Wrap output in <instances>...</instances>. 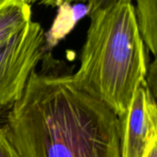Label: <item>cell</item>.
<instances>
[{
    "mask_svg": "<svg viewBox=\"0 0 157 157\" xmlns=\"http://www.w3.org/2000/svg\"><path fill=\"white\" fill-rule=\"evenodd\" d=\"M32 15V5L25 0H0V44L23 29Z\"/></svg>",
    "mask_w": 157,
    "mask_h": 157,
    "instance_id": "obj_5",
    "label": "cell"
},
{
    "mask_svg": "<svg viewBox=\"0 0 157 157\" xmlns=\"http://www.w3.org/2000/svg\"><path fill=\"white\" fill-rule=\"evenodd\" d=\"M30 5L38 3L40 5H44L46 7L56 8V7H63L67 5H70L72 3H88L89 0H25Z\"/></svg>",
    "mask_w": 157,
    "mask_h": 157,
    "instance_id": "obj_10",
    "label": "cell"
},
{
    "mask_svg": "<svg viewBox=\"0 0 157 157\" xmlns=\"http://www.w3.org/2000/svg\"><path fill=\"white\" fill-rule=\"evenodd\" d=\"M0 157H21L2 126H0Z\"/></svg>",
    "mask_w": 157,
    "mask_h": 157,
    "instance_id": "obj_8",
    "label": "cell"
},
{
    "mask_svg": "<svg viewBox=\"0 0 157 157\" xmlns=\"http://www.w3.org/2000/svg\"><path fill=\"white\" fill-rule=\"evenodd\" d=\"M132 2L133 0H89L87 3V13L89 15L94 11L105 10L119 4Z\"/></svg>",
    "mask_w": 157,
    "mask_h": 157,
    "instance_id": "obj_7",
    "label": "cell"
},
{
    "mask_svg": "<svg viewBox=\"0 0 157 157\" xmlns=\"http://www.w3.org/2000/svg\"><path fill=\"white\" fill-rule=\"evenodd\" d=\"M143 157H157V134L151 140Z\"/></svg>",
    "mask_w": 157,
    "mask_h": 157,
    "instance_id": "obj_11",
    "label": "cell"
},
{
    "mask_svg": "<svg viewBox=\"0 0 157 157\" xmlns=\"http://www.w3.org/2000/svg\"><path fill=\"white\" fill-rule=\"evenodd\" d=\"M121 123V157H143L157 134V104L146 81L137 89Z\"/></svg>",
    "mask_w": 157,
    "mask_h": 157,
    "instance_id": "obj_4",
    "label": "cell"
},
{
    "mask_svg": "<svg viewBox=\"0 0 157 157\" xmlns=\"http://www.w3.org/2000/svg\"><path fill=\"white\" fill-rule=\"evenodd\" d=\"M89 17L80 66L72 78L122 118L137 89L146 81L150 65L135 7L133 3L119 4Z\"/></svg>",
    "mask_w": 157,
    "mask_h": 157,
    "instance_id": "obj_2",
    "label": "cell"
},
{
    "mask_svg": "<svg viewBox=\"0 0 157 157\" xmlns=\"http://www.w3.org/2000/svg\"><path fill=\"white\" fill-rule=\"evenodd\" d=\"M134 7L144 44L157 58V0H135Z\"/></svg>",
    "mask_w": 157,
    "mask_h": 157,
    "instance_id": "obj_6",
    "label": "cell"
},
{
    "mask_svg": "<svg viewBox=\"0 0 157 157\" xmlns=\"http://www.w3.org/2000/svg\"><path fill=\"white\" fill-rule=\"evenodd\" d=\"M3 126L21 157H121L119 117L44 54Z\"/></svg>",
    "mask_w": 157,
    "mask_h": 157,
    "instance_id": "obj_1",
    "label": "cell"
},
{
    "mask_svg": "<svg viewBox=\"0 0 157 157\" xmlns=\"http://www.w3.org/2000/svg\"><path fill=\"white\" fill-rule=\"evenodd\" d=\"M146 82L153 99L157 104V58H154L152 63L149 65Z\"/></svg>",
    "mask_w": 157,
    "mask_h": 157,
    "instance_id": "obj_9",
    "label": "cell"
},
{
    "mask_svg": "<svg viewBox=\"0 0 157 157\" xmlns=\"http://www.w3.org/2000/svg\"><path fill=\"white\" fill-rule=\"evenodd\" d=\"M45 51V33L33 20L0 44V114L20 100Z\"/></svg>",
    "mask_w": 157,
    "mask_h": 157,
    "instance_id": "obj_3",
    "label": "cell"
}]
</instances>
